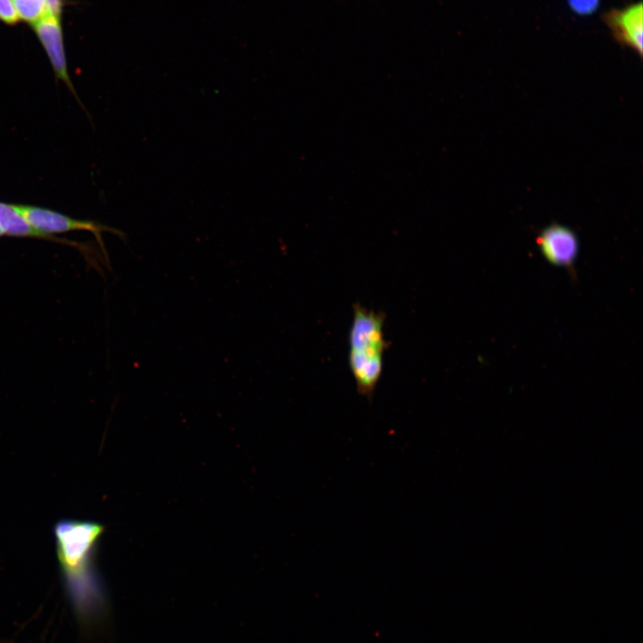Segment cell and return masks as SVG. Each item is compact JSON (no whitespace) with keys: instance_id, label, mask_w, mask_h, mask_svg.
Masks as SVG:
<instances>
[{"instance_id":"cell-7","label":"cell","mask_w":643,"mask_h":643,"mask_svg":"<svg viewBox=\"0 0 643 643\" xmlns=\"http://www.w3.org/2000/svg\"><path fill=\"white\" fill-rule=\"evenodd\" d=\"M0 227L4 234L16 237H35L48 238L32 227L16 212L13 205L0 202Z\"/></svg>"},{"instance_id":"cell-4","label":"cell","mask_w":643,"mask_h":643,"mask_svg":"<svg viewBox=\"0 0 643 643\" xmlns=\"http://www.w3.org/2000/svg\"><path fill=\"white\" fill-rule=\"evenodd\" d=\"M32 28L49 59L56 78L64 82L76 96L68 72L61 17L48 14L34 24Z\"/></svg>"},{"instance_id":"cell-2","label":"cell","mask_w":643,"mask_h":643,"mask_svg":"<svg viewBox=\"0 0 643 643\" xmlns=\"http://www.w3.org/2000/svg\"><path fill=\"white\" fill-rule=\"evenodd\" d=\"M103 531V525L90 521L63 519L54 524L57 558L71 587L95 585L93 561Z\"/></svg>"},{"instance_id":"cell-11","label":"cell","mask_w":643,"mask_h":643,"mask_svg":"<svg viewBox=\"0 0 643 643\" xmlns=\"http://www.w3.org/2000/svg\"><path fill=\"white\" fill-rule=\"evenodd\" d=\"M49 13L61 17L63 8V0H47Z\"/></svg>"},{"instance_id":"cell-8","label":"cell","mask_w":643,"mask_h":643,"mask_svg":"<svg viewBox=\"0 0 643 643\" xmlns=\"http://www.w3.org/2000/svg\"><path fill=\"white\" fill-rule=\"evenodd\" d=\"M13 3L20 21L31 26L51 14L47 0H13Z\"/></svg>"},{"instance_id":"cell-12","label":"cell","mask_w":643,"mask_h":643,"mask_svg":"<svg viewBox=\"0 0 643 643\" xmlns=\"http://www.w3.org/2000/svg\"><path fill=\"white\" fill-rule=\"evenodd\" d=\"M5 235L3 229L0 227V237Z\"/></svg>"},{"instance_id":"cell-5","label":"cell","mask_w":643,"mask_h":643,"mask_svg":"<svg viewBox=\"0 0 643 643\" xmlns=\"http://www.w3.org/2000/svg\"><path fill=\"white\" fill-rule=\"evenodd\" d=\"M536 241L548 263L558 267L572 268L579 253V241L573 230L555 223L542 230Z\"/></svg>"},{"instance_id":"cell-1","label":"cell","mask_w":643,"mask_h":643,"mask_svg":"<svg viewBox=\"0 0 643 643\" xmlns=\"http://www.w3.org/2000/svg\"><path fill=\"white\" fill-rule=\"evenodd\" d=\"M386 314L368 309L359 303L353 305L348 332V365L357 393L372 400L381 378L384 355L388 342L385 336Z\"/></svg>"},{"instance_id":"cell-10","label":"cell","mask_w":643,"mask_h":643,"mask_svg":"<svg viewBox=\"0 0 643 643\" xmlns=\"http://www.w3.org/2000/svg\"><path fill=\"white\" fill-rule=\"evenodd\" d=\"M570 7L579 14H590L599 4V0H568Z\"/></svg>"},{"instance_id":"cell-9","label":"cell","mask_w":643,"mask_h":643,"mask_svg":"<svg viewBox=\"0 0 643 643\" xmlns=\"http://www.w3.org/2000/svg\"><path fill=\"white\" fill-rule=\"evenodd\" d=\"M20 19L16 12L13 0H0V21L13 26Z\"/></svg>"},{"instance_id":"cell-6","label":"cell","mask_w":643,"mask_h":643,"mask_svg":"<svg viewBox=\"0 0 643 643\" xmlns=\"http://www.w3.org/2000/svg\"><path fill=\"white\" fill-rule=\"evenodd\" d=\"M602 18L618 43L637 51L639 56L642 55L643 6L641 2L624 9L611 10L604 13Z\"/></svg>"},{"instance_id":"cell-3","label":"cell","mask_w":643,"mask_h":643,"mask_svg":"<svg viewBox=\"0 0 643 643\" xmlns=\"http://www.w3.org/2000/svg\"><path fill=\"white\" fill-rule=\"evenodd\" d=\"M16 212L34 230L48 235L51 233H62L72 230H88L98 237L102 231H112L121 234L115 230H109L107 227L89 221H80L71 218L60 213L32 205H13Z\"/></svg>"}]
</instances>
